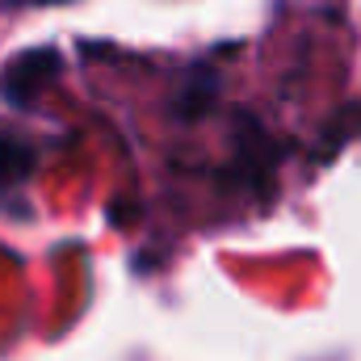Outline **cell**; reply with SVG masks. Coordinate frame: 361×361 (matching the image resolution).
<instances>
[{"label":"cell","mask_w":361,"mask_h":361,"mask_svg":"<svg viewBox=\"0 0 361 361\" xmlns=\"http://www.w3.org/2000/svg\"><path fill=\"white\" fill-rule=\"evenodd\" d=\"M59 72H63L59 47H25V51H17V55L0 68V97H4V105L30 109Z\"/></svg>","instance_id":"6da1fadb"},{"label":"cell","mask_w":361,"mask_h":361,"mask_svg":"<svg viewBox=\"0 0 361 361\" xmlns=\"http://www.w3.org/2000/svg\"><path fill=\"white\" fill-rule=\"evenodd\" d=\"M38 169V147L21 135L0 130V202L8 193H21V185L34 177Z\"/></svg>","instance_id":"7a4b0ae2"},{"label":"cell","mask_w":361,"mask_h":361,"mask_svg":"<svg viewBox=\"0 0 361 361\" xmlns=\"http://www.w3.org/2000/svg\"><path fill=\"white\" fill-rule=\"evenodd\" d=\"M214 97H219V72H214L210 63H193V68L185 72V80H180L177 114L185 122H193V118H202V114L214 105Z\"/></svg>","instance_id":"3957f363"},{"label":"cell","mask_w":361,"mask_h":361,"mask_svg":"<svg viewBox=\"0 0 361 361\" xmlns=\"http://www.w3.org/2000/svg\"><path fill=\"white\" fill-rule=\"evenodd\" d=\"M4 8H51V4H68V0H0Z\"/></svg>","instance_id":"277c9868"}]
</instances>
